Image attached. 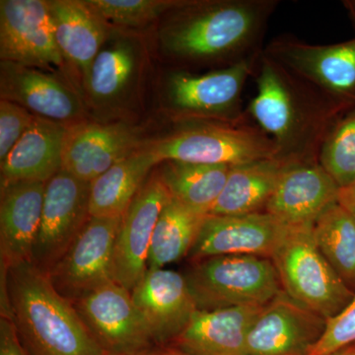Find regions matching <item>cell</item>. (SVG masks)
<instances>
[{
    "label": "cell",
    "instance_id": "2",
    "mask_svg": "<svg viewBox=\"0 0 355 355\" xmlns=\"http://www.w3.org/2000/svg\"><path fill=\"white\" fill-rule=\"evenodd\" d=\"M277 4L275 0L184 1L161 31V46L176 60L230 67L261 53Z\"/></svg>",
    "mask_w": 355,
    "mask_h": 355
},
{
    "label": "cell",
    "instance_id": "13",
    "mask_svg": "<svg viewBox=\"0 0 355 355\" xmlns=\"http://www.w3.org/2000/svg\"><path fill=\"white\" fill-rule=\"evenodd\" d=\"M291 226L268 212L243 216H210L203 219L188 258L217 256L272 258Z\"/></svg>",
    "mask_w": 355,
    "mask_h": 355
},
{
    "label": "cell",
    "instance_id": "33",
    "mask_svg": "<svg viewBox=\"0 0 355 355\" xmlns=\"http://www.w3.org/2000/svg\"><path fill=\"white\" fill-rule=\"evenodd\" d=\"M35 114L15 103L0 101V161L4 160L34 121Z\"/></svg>",
    "mask_w": 355,
    "mask_h": 355
},
{
    "label": "cell",
    "instance_id": "25",
    "mask_svg": "<svg viewBox=\"0 0 355 355\" xmlns=\"http://www.w3.org/2000/svg\"><path fill=\"white\" fill-rule=\"evenodd\" d=\"M160 164L150 149L144 148L123 159L90 183L89 214L121 218L146 183L154 166Z\"/></svg>",
    "mask_w": 355,
    "mask_h": 355
},
{
    "label": "cell",
    "instance_id": "15",
    "mask_svg": "<svg viewBox=\"0 0 355 355\" xmlns=\"http://www.w3.org/2000/svg\"><path fill=\"white\" fill-rule=\"evenodd\" d=\"M327 320L282 291L261 310L248 336L249 355H309Z\"/></svg>",
    "mask_w": 355,
    "mask_h": 355
},
{
    "label": "cell",
    "instance_id": "11",
    "mask_svg": "<svg viewBox=\"0 0 355 355\" xmlns=\"http://www.w3.org/2000/svg\"><path fill=\"white\" fill-rule=\"evenodd\" d=\"M89 198L90 183L62 170L46 182L41 227L32 257V263L44 272L62 258L90 218Z\"/></svg>",
    "mask_w": 355,
    "mask_h": 355
},
{
    "label": "cell",
    "instance_id": "27",
    "mask_svg": "<svg viewBox=\"0 0 355 355\" xmlns=\"http://www.w3.org/2000/svg\"><path fill=\"white\" fill-rule=\"evenodd\" d=\"M205 216L170 197L154 229L148 270L165 268L188 257Z\"/></svg>",
    "mask_w": 355,
    "mask_h": 355
},
{
    "label": "cell",
    "instance_id": "28",
    "mask_svg": "<svg viewBox=\"0 0 355 355\" xmlns=\"http://www.w3.org/2000/svg\"><path fill=\"white\" fill-rule=\"evenodd\" d=\"M315 242L331 268L355 293V219L340 203L313 224Z\"/></svg>",
    "mask_w": 355,
    "mask_h": 355
},
{
    "label": "cell",
    "instance_id": "6",
    "mask_svg": "<svg viewBox=\"0 0 355 355\" xmlns=\"http://www.w3.org/2000/svg\"><path fill=\"white\" fill-rule=\"evenodd\" d=\"M159 162L177 161L205 165L236 166L277 158L275 141L249 121L205 123L182 128L149 147Z\"/></svg>",
    "mask_w": 355,
    "mask_h": 355
},
{
    "label": "cell",
    "instance_id": "17",
    "mask_svg": "<svg viewBox=\"0 0 355 355\" xmlns=\"http://www.w3.org/2000/svg\"><path fill=\"white\" fill-rule=\"evenodd\" d=\"M137 130L123 123H76L67 127L62 171L86 183L140 149Z\"/></svg>",
    "mask_w": 355,
    "mask_h": 355
},
{
    "label": "cell",
    "instance_id": "4",
    "mask_svg": "<svg viewBox=\"0 0 355 355\" xmlns=\"http://www.w3.org/2000/svg\"><path fill=\"white\" fill-rule=\"evenodd\" d=\"M270 259L282 291L327 321L354 297L318 248L313 225L291 226Z\"/></svg>",
    "mask_w": 355,
    "mask_h": 355
},
{
    "label": "cell",
    "instance_id": "12",
    "mask_svg": "<svg viewBox=\"0 0 355 355\" xmlns=\"http://www.w3.org/2000/svg\"><path fill=\"white\" fill-rule=\"evenodd\" d=\"M0 58L34 69L64 64L49 1H0Z\"/></svg>",
    "mask_w": 355,
    "mask_h": 355
},
{
    "label": "cell",
    "instance_id": "8",
    "mask_svg": "<svg viewBox=\"0 0 355 355\" xmlns=\"http://www.w3.org/2000/svg\"><path fill=\"white\" fill-rule=\"evenodd\" d=\"M260 55L205 74L172 73L167 86L170 106L183 118L247 121L242 111V93L247 79L256 71Z\"/></svg>",
    "mask_w": 355,
    "mask_h": 355
},
{
    "label": "cell",
    "instance_id": "19",
    "mask_svg": "<svg viewBox=\"0 0 355 355\" xmlns=\"http://www.w3.org/2000/svg\"><path fill=\"white\" fill-rule=\"evenodd\" d=\"M0 91L1 99L64 125L73 123L83 114V105L73 90L34 67L1 60Z\"/></svg>",
    "mask_w": 355,
    "mask_h": 355
},
{
    "label": "cell",
    "instance_id": "35",
    "mask_svg": "<svg viewBox=\"0 0 355 355\" xmlns=\"http://www.w3.org/2000/svg\"><path fill=\"white\" fill-rule=\"evenodd\" d=\"M338 203L345 207L355 219V181L347 188L340 189Z\"/></svg>",
    "mask_w": 355,
    "mask_h": 355
},
{
    "label": "cell",
    "instance_id": "1",
    "mask_svg": "<svg viewBox=\"0 0 355 355\" xmlns=\"http://www.w3.org/2000/svg\"><path fill=\"white\" fill-rule=\"evenodd\" d=\"M257 95L248 113L275 141L287 164L319 162L327 135L345 112L318 94L265 51L257 64Z\"/></svg>",
    "mask_w": 355,
    "mask_h": 355
},
{
    "label": "cell",
    "instance_id": "20",
    "mask_svg": "<svg viewBox=\"0 0 355 355\" xmlns=\"http://www.w3.org/2000/svg\"><path fill=\"white\" fill-rule=\"evenodd\" d=\"M263 307L198 310L169 347L188 355H249L248 336Z\"/></svg>",
    "mask_w": 355,
    "mask_h": 355
},
{
    "label": "cell",
    "instance_id": "24",
    "mask_svg": "<svg viewBox=\"0 0 355 355\" xmlns=\"http://www.w3.org/2000/svg\"><path fill=\"white\" fill-rule=\"evenodd\" d=\"M277 158L232 166L210 216H243L265 211L287 166Z\"/></svg>",
    "mask_w": 355,
    "mask_h": 355
},
{
    "label": "cell",
    "instance_id": "9",
    "mask_svg": "<svg viewBox=\"0 0 355 355\" xmlns=\"http://www.w3.org/2000/svg\"><path fill=\"white\" fill-rule=\"evenodd\" d=\"M121 218L91 217L50 270L53 287L70 302L113 282L114 241Z\"/></svg>",
    "mask_w": 355,
    "mask_h": 355
},
{
    "label": "cell",
    "instance_id": "29",
    "mask_svg": "<svg viewBox=\"0 0 355 355\" xmlns=\"http://www.w3.org/2000/svg\"><path fill=\"white\" fill-rule=\"evenodd\" d=\"M135 67V50L125 42L100 51L86 77L89 92L98 100L116 97L128 85Z\"/></svg>",
    "mask_w": 355,
    "mask_h": 355
},
{
    "label": "cell",
    "instance_id": "5",
    "mask_svg": "<svg viewBox=\"0 0 355 355\" xmlns=\"http://www.w3.org/2000/svg\"><path fill=\"white\" fill-rule=\"evenodd\" d=\"M193 263L184 275L198 310L266 306L282 291L270 258L217 256Z\"/></svg>",
    "mask_w": 355,
    "mask_h": 355
},
{
    "label": "cell",
    "instance_id": "14",
    "mask_svg": "<svg viewBox=\"0 0 355 355\" xmlns=\"http://www.w3.org/2000/svg\"><path fill=\"white\" fill-rule=\"evenodd\" d=\"M170 197L158 173L147 180L121 217L114 241L113 279L128 291H132L148 270L154 229Z\"/></svg>",
    "mask_w": 355,
    "mask_h": 355
},
{
    "label": "cell",
    "instance_id": "10",
    "mask_svg": "<svg viewBox=\"0 0 355 355\" xmlns=\"http://www.w3.org/2000/svg\"><path fill=\"white\" fill-rule=\"evenodd\" d=\"M72 304L106 354L148 352L155 343L130 291L114 280Z\"/></svg>",
    "mask_w": 355,
    "mask_h": 355
},
{
    "label": "cell",
    "instance_id": "36",
    "mask_svg": "<svg viewBox=\"0 0 355 355\" xmlns=\"http://www.w3.org/2000/svg\"><path fill=\"white\" fill-rule=\"evenodd\" d=\"M343 6L349 11L350 18H352L355 28V0H347V1L343 2Z\"/></svg>",
    "mask_w": 355,
    "mask_h": 355
},
{
    "label": "cell",
    "instance_id": "34",
    "mask_svg": "<svg viewBox=\"0 0 355 355\" xmlns=\"http://www.w3.org/2000/svg\"><path fill=\"white\" fill-rule=\"evenodd\" d=\"M0 355H29L21 343L12 320L2 314L0 319Z\"/></svg>",
    "mask_w": 355,
    "mask_h": 355
},
{
    "label": "cell",
    "instance_id": "23",
    "mask_svg": "<svg viewBox=\"0 0 355 355\" xmlns=\"http://www.w3.org/2000/svg\"><path fill=\"white\" fill-rule=\"evenodd\" d=\"M49 7L58 48L86 78L106 40V21L87 0H53Z\"/></svg>",
    "mask_w": 355,
    "mask_h": 355
},
{
    "label": "cell",
    "instance_id": "37",
    "mask_svg": "<svg viewBox=\"0 0 355 355\" xmlns=\"http://www.w3.org/2000/svg\"><path fill=\"white\" fill-rule=\"evenodd\" d=\"M330 355H355V345H349V347H345V349L338 350V352H334Z\"/></svg>",
    "mask_w": 355,
    "mask_h": 355
},
{
    "label": "cell",
    "instance_id": "7",
    "mask_svg": "<svg viewBox=\"0 0 355 355\" xmlns=\"http://www.w3.org/2000/svg\"><path fill=\"white\" fill-rule=\"evenodd\" d=\"M263 51L336 108L347 112L355 106V38L317 46L279 37Z\"/></svg>",
    "mask_w": 355,
    "mask_h": 355
},
{
    "label": "cell",
    "instance_id": "31",
    "mask_svg": "<svg viewBox=\"0 0 355 355\" xmlns=\"http://www.w3.org/2000/svg\"><path fill=\"white\" fill-rule=\"evenodd\" d=\"M105 21L116 25L139 27L162 14L183 6L178 0H87Z\"/></svg>",
    "mask_w": 355,
    "mask_h": 355
},
{
    "label": "cell",
    "instance_id": "3",
    "mask_svg": "<svg viewBox=\"0 0 355 355\" xmlns=\"http://www.w3.org/2000/svg\"><path fill=\"white\" fill-rule=\"evenodd\" d=\"M1 314L29 355H107L74 305L32 261L2 268Z\"/></svg>",
    "mask_w": 355,
    "mask_h": 355
},
{
    "label": "cell",
    "instance_id": "39",
    "mask_svg": "<svg viewBox=\"0 0 355 355\" xmlns=\"http://www.w3.org/2000/svg\"><path fill=\"white\" fill-rule=\"evenodd\" d=\"M107 355H157V352H137V354H107Z\"/></svg>",
    "mask_w": 355,
    "mask_h": 355
},
{
    "label": "cell",
    "instance_id": "16",
    "mask_svg": "<svg viewBox=\"0 0 355 355\" xmlns=\"http://www.w3.org/2000/svg\"><path fill=\"white\" fill-rule=\"evenodd\" d=\"M130 294L158 345H171L198 310L186 275L165 268L147 270Z\"/></svg>",
    "mask_w": 355,
    "mask_h": 355
},
{
    "label": "cell",
    "instance_id": "21",
    "mask_svg": "<svg viewBox=\"0 0 355 355\" xmlns=\"http://www.w3.org/2000/svg\"><path fill=\"white\" fill-rule=\"evenodd\" d=\"M43 182H20L1 186L0 249L1 268L32 261L43 216Z\"/></svg>",
    "mask_w": 355,
    "mask_h": 355
},
{
    "label": "cell",
    "instance_id": "26",
    "mask_svg": "<svg viewBox=\"0 0 355 355\" xmlns=\"http://www.w3.org/2000/svg\"><path fill=\"white\" fill-rule=\"evenodd\" d=\"M159 172L170 195L200 214H209L220 196L232 166L166 161Z\"/></svg>",
    "mask_w": 355,
    "mask_h": 355
},
{
    "label": "cell",
    "instance_id": "18",
    "mask_svg": "<svg viewBox=\"0 0 355 355\" xmlns=\"http://www.w3.org/2000/svg\"><path fill=\"white\" fill-rule=\"evenodd\" d=\"M340 188L320 162L287 166L266 212L289 226L313 225L338 202Z\"/></svg>",
    "mask_w": 355,
    "mask_h": 355
},
{
    "label": "cell",
    "instance_id": "22",
    "mask_svg": "<svg viewBox=\"0 0 355 355\" xmlns=\"http://www.w3.org/2000/svg\"><path fill=\"white\" fill-rule=\"evenodd\" d=\"M67 132V125L35 116L32 125L1 161V186L46 183L62 170Z\"/></svg>",
    "mask_w": 355,
    "mask_h": 355
},
{
    "label": "cell",
    "instance_id": "38",
    "mask_svg": "<svg viewBox=\"0 0 355 355\" xmlns=\"http://www.w3.org/2000/svg\"><path fill=\"white\" fill-rule=\"evenodd\" d=\"M157 355H188L184 354V352H179V350L173 349V347H166L165 349L161 350L157 352Z\"/></svg>",
    "mask_w": 355,
    "mask_h": 355
},
{
    "label": "cell",
    "instance_id": "30",
    "mask_svg": "<svg viewBox=\"0 0 355 355\" xmlns=\"http://www.w3.org/2000/svg\"><path fill=\"white\" fill-rule=\"evenodd\" d=\"M319 162L340 189L355 181V106L331 128L320 151Z\"/></svg>",
    "mask_w": 355,
    "mask_h": 355
},
{
    "label": "cell",
    "instance_id": "32",
    "mask_svg": "<svg viewBox=\"0 0 355 355\" xmlns=\"http://www.w3.org/2000/svg\"><path fill=\"white\" fill-rule=\"evenodd\" d=\"M355 345V295L347 307L327 321L326 329L309 355H330Z\"/></svg>",
    "mask_w": 355,
    "mask_h": 355
}]
</instances>
